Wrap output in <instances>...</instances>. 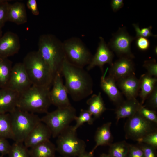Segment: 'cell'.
I'll return each mask as SVG.
<instances>
[{
	"label": "cell",
	"mask_w": 157,
	"mask_h": 157,
	"mask_svg": "<svg viewBox=\"0 0 157 157\" xmlns=\"http://www.w3.org/2000/svg\"><path fill=\"white\" fill-rule=\"evenodd\" d=\"M61 74L65 80L68 94L76 101H81L93 93V81L88 71L83 68L64 61Z\"/></svg>",
	"instance_id": "cell-1"
},
{
	"label": "cell",
	"mask_w": 157,
	"mask_h": 157,
	"mask_svg": "<svg viewBox=\"0 0 157 157\" xmlns=\"http://www.w3.org/2000/svg\"><path fill=\"white\" fill-rule=\"evenodd\" d=\"M38 47V51L53 74H61L65 60L63 42L53 34H43L39 38Z\"/></svg>",
	"instance_id": "cell-2"
},
{
	"label": "cell",
	"mask_w": 157,
	"mask_h": 157,
	"mask_svg": "<svg viewBox=\"0 0 157 157\" xmlns=\"http://www.w3.org/2000/svg\"><path fill=\"white\" fill-rule=\"evenodd\" d=\"M49 88L32 85L19 93L17 108L34 113H47L51 104Z\"/></svg>",
	"instance_id": "cell-3"
},
{
	"label": "cell",
	"mask_w": 157,
	"mask_h": 157,
	"mask_svg": "<svg viewBox=\"0 0 157 157\" xmlns=\"http://www.w3.org/2000/svg\"><path fill=\"white\" fill-rule=\"evenodd\" d=\"M22 63L32 85L50 88L55 75L38 51L28 53Z\"/></svg>",
	"instance_id": "cell-4"
},
{
	"label": "cell",
	"mask_w": 157,
	"mask_h": 157,
	"mask_svg": "<svg viewBox=\"0 0 157 157\" xmlns=\"http://www.w3.org/2000/svg\"><path fill=\"white\" fill-rule=\"evenodd\" d=\"M13 140L15 142L24 143L35 126L41 121V118L35 113L16 108L9 113Z\"/></svg>",
	"instance_id": "cell-5"
},
{
	"label": "cell",
	"mask_w": 157,
	"mask_h": 157,
	"mask_svg": "<svg viewBox=\"0 0 157 157\" xmlns=\"http://www.w3.org/2000/svg\"><path fill=\"white\" fill-rule=\"evenodd\" d=\"M76 130L69 126L58 136L56 149L63 156L78 157L85 151V142L78 137Z\"/></svg>",
	"instance_id": "cell-6"
},
{
	"label": "cell",
	"mask_w": 157,
	"mask_h": 157,
	"mask_svg": "<svg viewBox=\"0 0 157 157\" xmlns=\"http://www.w3.org/2000/svg\"><path fill=\"white\" fill-rule=\"evenodd\" d=\"M76 111L72 106L57 108L56 110L48 112L41 118V121L50 130L52 136L57 137L65 129L70 126L76 117Z\"/></svg>",
	"instance_id": "cell-7"
},
{
	"label": "cell",
	"mask_w": 157,
	"mask_h": 157,
	"mask_svg": "<svg viewBox=\"0 0 157 157\" xmlns=\"http://www.w3.org/2000/svg\"><path fill=\"white\" fill-rule=\"evenodd\" d=\"M63 42L65 60L83 68L89 64L93 56L80 38L72 37Z\"/></svg>",
	"instance_id": "cell-8"
},
{
	"label": "cell",
	"mask_w": 157,
	"mask_h": 157,
	"mask_svg": "<svg viewBox=\"0 0 157 157\" xmlns=\"http://www.w3.org/2000/svg\"><path fill=\"white\" fill-rule=\"evenodd\" d=\"M153 123L137 112L129 118L125 124L126 138L138 141L146 135L156 130Z\"/></svg>",
	"instance_id": "cell-9"
},
{
	"label": "cell",
	"mask_w": 157,
	"mask_h": 157,
	"mask_svg": "<svg viewBox=\"0 0 157 157\" xmlns=\"http://www.w3.org/2000/svg\"><path fill=\"white\" fill-rule=\"evenodd\" d=\"M135 39V37L129 34L125 27L119 28L113 34L108 45L120 58L126 57L132 59L134 56L131 51V46Z\"/></svg>",
	"instance_id": "cell-10"
},
{
	"label": "cell",
	"mask_w": 157,
	"mask_h": 157,
	"mask_svg": "<svg viewBox=\"0 0 157 157\" xmlns=\"http://www.w3.org/2000/svg\"><path fill=\"white\" fill-rule=\"evenodd\" d=\"M32 85L22 62L13 66L8 88L20 93Z\"/></svg>",
	"instance_id": "cell-11"
},
{
	"label": "cell",
	"mask_w": 157,
	"mask_h": 157,
	"mask_svg": "<svg viewBox=\"0 0 157 157\" xmlns=\"http://www.w3.org/2000/svg\"><path fill=\"white\" fill-rule=\"evenodd\" d=\"M50 90L49 96L51 104L57 108H65L72 106L68 96V92L64 84L61 74L55 75L52 85Z\"/></svg>",
	"instance_id": "cell-12"
},
{
	"label": "cell",
	"mask_w": 157,
	"mask_h": 157,
	"mask_svg": "<svg viewBox=\"0 0 157 157\" xmlns=\"http://www.w3.org/2000/svg\"><path fill=\"white\" fill-rule=\"evenodd\" d=\"M99 42L96 52L89 64L87 66V70L90 71L96 66L99 67L104 72L103 67L104 65L108 64L111 66L113 64V54L104 38L100 37Z\"/></svg>",
	"instance_id": "cell-13"
},
{
	"label": "cell",
	"mask_w": 157,
	"mask_h": 157,
	"mask_svg": "<svg viewBox=\"0 0 157 157\" xmlns=\"http://www.w3.org/2000/svg\"><path fill=\"white\" fill-rule=\"evenodd\" d=\"M109 75L116 81L133 74H134V64L132 59L120 57L110 66Z\"/></svg>",
	"instance_id": "cell-14"
},
{
	"label": "cell",
	"mask_w": 157,
	"mask_h": 157,
	"mask_svg": "<svg viewBox=\"0 0 157 157\" xmlns=\"http://www.w3.org/2000/svg\"><path fill=\"white\" fill-rule=\"evenodd\" d=\"M20 48L19 39L16 34L8 31L0 37V57L8 58L17 53Z\"/></svg>",
	"instance_id": "cell-15"
},
{
	"label": "cell",
	"mask_w": 157,
	"mask_h": 157,
	"mask_svg": "<svg viewBox=\"0 0 157 157\" xmlns=\"http://www.w3.org/2000/svg\"><path fill=\"white\" fill-rule=\"evenodd\" d=\"M52 136L48 126L41 121L38 123L26 137L24 142L25 146L30 148L36 145L50 140Z\"/></svg>",
	"instance_id": "cell-16"
},
{
	"label": "cell",
	"mask_w": 157,
	"mask_h": 157,
	"mask_svg": "<svg viewBox=\"0 0 157 157\" xmlns=\"http://www.w3.org/2000/svg\"><path fill=\"white\" fill-rule=\"evenodd\" d=\"M106 72L107 70L102 73L100 86L110 100L117 106L124 101L122 95L117 88L116 81L109 76H106Z\"/></svg>",
	"instance_id": "cell-17"
},
{
	"label": "cell",
	"mask_w": 157,
	"mask_h": 157,
	"mask_svg": "<svg viewBox=\"0 0 157 157\" xmlns=\"http://www.w3.org/2000/svg\"><path fill=\"white\" fill-rule=\"evenodd\" d=\"M19 95L8 87L0 88V113H9L15 109Z\"/></svg>",
	"instance_id": "cell-18"
},
{
	"label": "cell",
	"mask_w": 157,
	"mask_h": 157,
	"mask_svg": "<svg viewBox=\"0 0 157 157\" xmlns=\"http://www.w3.org/2000/svg\"><path fill=\"white\" fill-rule=\"evenodd\" d=\"M117 85L127 99H136L139 91V81L133 74L117 81Z\"/></svg>",
	"instance_id": "cell-19"
},
{
	"label": "cell",
	"mask_w": 157,
	"mask_h": 157,
	"mask_svg": "<svg viewBox=\"0 0 157 157\" xmlns=\"http://www.w3.org/2000/svg\"><path fill=\"white\" fill-rule=\"evenodd\" d=\"M7 20L17 25L26 23L27 17L24 4L19 2L10 4L8 13Z\"/></svg>",
	"instance_id": "cell-20"
},
{
	"label": "cell",
	"mask_w": 157,
	"mask_h": 157,
	"mask_svg": "<svg viewBox=\"0 0 157 157\" xmlns=\"http://www.w3.org/2000/svg\"><path fill=\"white\" fill-rule=\"evenodd\" d=\"M141 104L136 99L124 101L117 106L115 110L117 122L120 119L132 117L138 112Z\"/></svg>",
	"instance_id": "cell-21"
},
{
	"label": "cell",
	"mask_w": 157,
	"mask_h": 157,
	"mask_svg": "<svg viewBox=\"0 0 157 157\" xmlns=\"http://www.w3.org/2000/svg\"><path fill=\"white\" fill-rule=\"evenodd\" d=\"M111 123L107 122L97 128L95 136L96 144L91 151L93 153L99 146H109L112 144L113 139L110 129Z\"/></svg>",
	"instance_id": "cell-22"
},
{
	"label": "cell",
	"mask_w": 157,
	"mask_h": 157,
	"mask_svg": "<svg viewBox=\"0 0 157 157\" xmlns=\"http://www.w3.org/2000/svg\"><path fill=\"white\" fill-rule=\"evenodd\" d=\"M29 149L30 157H56V146L50 140Z\"/></svg>",
	"instance_id": "cell-23"
},
{
	"label": "cell",
	"mask_w": 157,
	"mask_h": 157,
	"mask_svg": "<svg viewBox=\"0 0 157 157\" xmlns=\"http://www.w3.org/2000/svg\"><path fill=\"white\" fill-rule=\"evenodd\" d=\"M139 81V96L141 100L140 104L142 105L156 86L157 79L146 73L141 76Z\"/></svg>",
	"instance_id": "cell-24"
},
{
	"label": "cell",
	"mask_w": 157,
	"mask_h": 157,
	"mask_svg": "<svg viewBox=\"0 0 157 157\" xmlns=\"http://www.w3.org/2000/svg\"><path fill=\"white\" fill-rule=\"evenodd\" d=\"M86 103L88 106V110L94 119L99 117L106 109L100 92L92 95Z\"/></svg>",
	"instance_id": "cell-25"
},
{
	"label": "cell",
	"mask_w": 157,
	"mask_h": 157,
	"mask_svg": "<svg viewBox=\"0 0 157 157\" xmlns=\"http://www.w3.org/2000/svg\"><path fill=\"white\" fill-rule=\"evenodd\" d=\"M13 66L8 58L0 57V88L8 87Z\"/></svg>",
	"instance_id": "cell-26"
},
{
	"label": "cell",
	"mask_w": 157,
	"mask_h": 157,
	"mask_svg": "<svg viewBox=\"0 0 157 157\" xmlns=\"http://www.w3.org/2000/svg\"><path fill=\"white\" fill-rule=\"evenodd\" d=\"M0 137L13 140L9 113H0Z\"/></svg>",
	"instance_id": "cell-27"
},
{
	"label": "cell",
	"mask_w": 157,
	"mask_h": 157,
	"mask_svg": "<svg viewBox=\"0 0 157 157\" xmlns=\"http://www.w3.org/2000/svg\"><path fill=\"white\" fill-rule=\"evenodd\" d=\"M129 145L124 141L111 144L108 154L111 157H128Z\"/></svg>",
	"instance_id": "cell-28"
},
{
	"label": "cell",
	"mask_w": 157,
	"mask_h": 157,
	"mask_svg": "<svg viewBox=\"0 0 157 157\" xmlns=\"http://www.w3.org/2000/svg\"><path fill=\"white\" fill-rule=\"evenodd\" d=\"M9 157H30L29 149L24 143L15 142L11 145Z\"/></svg>",
	"instance_id": "cell-29"
},
{
	"label": "cell",
	"mask_w": 157,
	"mask_h": 157,
	"mask_svg": "<svg viewBox=\"0 0 157 157\" xmlns=\"http://www.w3.org/2000/svg\"><path fill=\"white\" fill-rule=\"evenodd\" d=\"M94 119L88 110L82 109L79 115L77 116L75 119L76 124L73 126V127L77 130L79 127L85 123H87L89 125H92Z\"/></svg>",
	"instance_id": "cell-30"
},
{
	"label": "cell",
	"mask_w": 157,
	"mask_h": 157,
	"mask_svg": "<svg viewBox=\"0 0 157 157\" xmlns=\"http://www.w3.org/2000/svg\"><path fill=\"white\" fill-rule=\"evenodd\" d=\"M138 112L147 120L157 123V116L155 111L148 109L141 104Z\"/></svg>",
	"instance_id": "cell-31"
},
{
	"label": "cell",
	"mask_w": 157,
	"mask_h": 157,
	"mask_svg": "<svg viewBox=\"0 0 157 157\" xmlns=\"http://www.w3.org/2000/svg\"><path fill=\"white\" fill-rule=\"evenodd\" d=\"M137 141L139 143L146 144L151 146L156 149L157 147V131L146 135Z\"/></svg>",
	"instance_id": "cell-32"
},
{
	"label": "cell",
	"mask_w": 157,
	"mask_h": 157,
	"mask_svg": "<svg viewBox=\"0 0 157 157\" xmlns=\"http://www.w3.org/2000/svg\"><path fill=\"white\" fill-rule=\"evenodd\" d=\"M10 4L8 1L0 0V27L1 28L7 21V15Z\"/></svg>",
	"instance_id": "cell-33"
},
{
	"label": "cell",
	"mask_w": 157,
	"mask_h": 157,
	"mask_svg": "<svg viewBox=\"0 0 157 157\" xmlns=\"http://www.w3.org/2000/svg\"><path fill=\"white\" fill-rule=\"evenodd\" d=\"M136 33L135 38L143 37L147 38L150 37H156V35H154L151 32L152 26H151L147 27L140 29L138 24H132Z\"/></svg>",
	"instance_id": "cell-34"
},
{
	"label": "cell",
	"mask_w": 157,
	"mask_h": 157,
	"mask_svg": "<svg viewBox=\"0 0 157 157\" xmlns=\"http://www.w3.org/2000/svg\"><path fill=\"white\" fill-rule=\"evenodd\" d=\"M143 67L147 69V74L156 78L157 76V63L155 59L145 61Z\"/></svg>",
	"instance_id": "cell-35"
},
{
	"label": "cell",
	"mask_w": 157,
	"mask_h": 157,
	"mask_svg": "<svg viewBox=\"0 0 157 157\" xmlns=\"http://www.w3.org/2000/svg\"><path fill=\"white\" fill-rule=\"evenodd\" d=\"M135 39L136 45L139 50L145 51L149 49L150 43L147 38L140 37L135 38Z\"/></svg>",
	"instance_id": "cell-36"
},
{
	"label": "cell",
	"mask_w": 157,
	"mask_h": 157,
	"mask_svg": "<svg viewBox=\"0 0 157 157\" xmlns=\"http://www.w3.org/2000/svg\"><path fill=\"white\" fill-rule=\"evenodd\" d=\"M144 157H156V149L154 147L144 143H139Z\"/></svg>",
	"instance_id": "cell-37"
},
{
	"label": "cell",
	"mask_w": 157,
	"mask_h": 157,
	"mask_svg": "<svg viewBox=\"0 0 157 157\" xmlns=\"http://www.w3.org/2000/svg\"><path fill=\"white\" fill-rule=\"evenodd\" d=\"M128 157H144L139 146L129 144Z\"/></svg>",
	"instance_id": "cell-38"
},
{
	"label": "cell",
	"mask_w": 157,
	"mask_h": 157,
	"mask_svg": "<svg viewBox=\"0 0 157 157\" xmlns=\"http://www.w3.org/2000/svg\"><path fill=\"white\" fill-rule=\"evenodd\" d=\"M147 99V104L149 106L154 109L157 108V87L156 85Z\"/></svg>",
	"instance_id": "cell-39"
},
{
	"label": "cell",
	"mask_w": 157,
	"mask_h": 157,
	"mask_svg": "<svg viewBox=\"0 0 157 157\" xmlns=\"http://www.w3.org/2000/svg\"><path fill=\"white\" fill-rule=\"evenodd\" d=\"M11 146L6 139L0 137V153L2 156L8 154Z\"/></svg>",
	"instance_id": "cell-40"
},
{
	"label": "cell",
	"mask_w": 157,
	"mask_h": 157,
	"mask_svg": "<svg viewBox=\"0 0 157 157\" xmlns=\"http://www.w3.org/2000/svg\"><path fill=\"white\" fill-rule=\"evenodd\" d=\"M26 5L28 8L34 15L37 16L39 15V10L36 0H28Z\"/></svg>",
	"instance_id": "cell-41"
},
{
	"label": "cell",
	"mask_w": 157,
	"mask_h": 157,
	"mask_svg": "<svg viewBox=\"0 0 157 157\" xmlns=\"http://www.w3.org/2000/svg\"><path fill=\"white\" fill-rule=\"evenodd\" d=\"M123 0H112L111 2V6L113 10L116 12L122 8L124 6Z\"/></svg>",
	"instance_id": "cell-42"
},
{
	"label": "cell",
	"mask_w": 157,
	"mask_h": 157,
	"mask_svg": "<svg viewBox=\"0 0 157 157\" xmlns=\"http://www.w3.org/2000/svg\"><path fill=\"white\" fill-rule=\"evenodd\" d=\"M93 153L91 151L87 152L85 151L78 157H93Z\"/></svg>",
	"instance_id": "cell-43"
},
{
	"label": "cell",
	"mask_w": 157,
	"mask_h": 157,
	"mask_svg": "<svg viewBox=\"0 0 157 157\" xmlns=\"http://www.w3.org/2000/svg\"><path fill=\"white\" fill-rule=\"evenodd\" d=\"M99 157H111L108 154H106L105 153L102 154Z\"/></svg>",
	"instance_id": "cell-44"
},
{
	"label": "cell",
	"mask_w": 157,
	"mask_h": 157,
	"mask_svg": "<svg viewBox=\"0 0 157 157\" xmlns=\"http://www.w3.org/2000/svg\"><path fill=\"white\" fill-rule=\"evenodd\" d=\"M154 52L156 55H157V47L156 46L154 49Z\"/></svg>",
	"instance_id": "cell-45"
},
{
	"label": "cell",
	"mask_w": 157,
	"mask_h": 157,
	"mask_svg": "<svg viewBox=\"0 0 157 157\" xmlns=\"http://www.w3.org/2000/svg\"><path fill=\"white\" fill-rule=\"evenodd\" d=\"M2 33L1 28L0 27V36H1Z\"/></svg>",
	"instance_id": "cell-46"
},
{
	"label": "cell",
	"mask_w": 157,
	"mask_h": 157,
	"mask_svg": "<svg viewBox=\"0 0 157 157\" xmlns=\"http://www.w3.org/2000/svg\"><path fill=\"white\" fill-rule=\"evenodd\" d=\"M67 157V156H60V157Z\"/></svg>",
	"instance_id": "cell-47"
},
{
	"label": "cell",
	"mask_w": 157,
	"mask_h": 157,
	"mask_svg": "<svg viewBox=\"0 0 157 157\" xmlns=\"http://www.w3.org/2000/svg\"><path fill=\"white\" fill-rule=\"evenodd\" d=\"M0 157H2L1 156H0Z\"/></svg>",
	"instance_id": "cell-48"
}]
</instances>
